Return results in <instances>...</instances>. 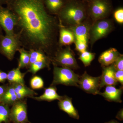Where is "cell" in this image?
<instances>
[{
    "mask_svg": "<svg viewBox=\"0 0 123 123\" xmlns=\"http://www.w3.org/2000/svg\"><path fill=\"white\" fill-rule=\"evenodd\" d=\"M44 0H7V7L15 15V33L26 50H41L52 59L59 49L60 24L48 12Z\"/></svg>",
    "mask_w": 123,
    "mask_h": 123,
    "instance_id": "1",
    "label": "cell"
},
{
    "mask_svg": "<svg viewBox=\"0 0 123 123\" xmlns=\"http://www.w3.org/2000/svg\"><path fill=\"white\" fill-rule=\"evenodd\" d=\"M85 2L80 0H65L57 15L61 25L70 27L87 21L88 18Z\"/></svg>",
    "mask_w": 123,
    "mask_h": 123,
    "instance_id": "2",
    "label": "cell"
},
{
    "mask_svg": "<svg viewBox=\"0 0 123 123\" xmlns=\"http://www.w3.org/2000/svg\"><path fill=\"white\" fill-rule=\"evenodd\" d=\"M86 6L88 18L92 21V23L107 18L112 11L111 0H90Z\"/></svg>",
    "mask_w": 123,
    "mask_h": 123,
    "instance_id": "3",
    "label": "cell"
},
{
    "mask_svg": "<svg viewBox=\"0 0 123 123\" xmlns=\"http://www.w3.org/2000/svg\"><path fill=\"white\" fill-rule=\"evenodd\" d=\"M53 80L51 85H62L78 87L80 76L68 68L54 66Z\"/></svg>",
    "mask_w": 123,
    "mask_h": 123,
    "instance_id": "4",
    "label": "cell"
},
{
    "mask_svg": "<svg viewBox=\"0 0 123 123\" xmlns=\"http://www.w3.org/2000/svg\"><path fill=\"white\" fill-rule=\"evenodd\" d=\"M112 20L106 18L92 23L89 30V41L91 47L98 40L105 37L114 30Z\"/></svg>",
    "mask_w": 123,
    "mask_h": 123,
    "instance_id": "5",
    "label": "cell"
},
{
    "mask_svg": "<svg viewBox=\"0 0 123 123\" xmlns=\"http://www.w3.org/2000/svg\"><path fill=\"white\" fill-rule=\"evenodd\" d=\"M51 62L54 66L68 68L72 70L79 68L75 54L69 46L59 49L51 59Z\"/></svg>",
    "mask_w": 123,
    "mask_h": 123,
    "instance_id": "6",
    "label": "cell"
},
{
    "mask_svg": "<svg viewBox=\"0 0 123 123\" xmlns=\"http://www.w3.org/2000/svg\"><path fill=\"white\" fill-rule=\"evenodd\" d=\"M91 24L87 20L79 25L68 27L74 33L75 49L80 53L87 50Z\"/></svg>",
    "mask_w": 123,
    "mask_h": 123,
    "instance_id": "7",
    "label": "cell"
},
{
    "mask_svg": "<svg viewBox=\"0 0 123 123\" xmlns=\"http://www.w3.org/2000/svg\"><path fill=\"white\" fill-rule=\"evenodd\" d=\"M22 47L18 36H2L0 37V53L8 60L12 61L16 52Z\"/></svg>",
    "mask_w": 123,
    "mask_h": 123,
    "instance_id": "8",
    "label": "cell"
},
{
    "mask_svg": "<svg viewBox=\"0 0 123 123\" xmlns=\"http://www.w3.org/2000/svg\"><path fill=\"white\" fill-rule=\"evenodd\" d=\"M17 23L14 14L6 7H0V26L7 36L13 35Z\"/></svg>",
    "mask_w": 123,
    "mask_h": 123,
    "instance_id": "9",
    "label": "cell"
},
{
    "mask_svg": "<svg viewBox=\"0 0 123 123\" xmlns=\"http://www.w3.org/2000/svg\"><path fill=\"white\" fill-rule=\"evenodd\" d=\"M100 76L92 77L86 72L80 76L78 87L88 93L98 94L100 90Z\"/></svg>",
    "mask_w": 123,
    "mask_h": 123,
    "instance_id": "10",
    "label": "cell"
},
{
    "mask_svg": "<svg viewBox=\"0 0 123 123\" xmlns=\"http://www.w3.org/2000/svg\"><path fill=\"white\" fill-rule=\"evenodd\" d=\"M10 119L14 123H27L29 122L25 100H18L12 105Z\"/></svg>",
    "mask_w": 123,
    "mask_h": 123,
    "instance_id": "11",
    "label": "cell"
},
{
    "mask_svg": "<svg viewBox=\"0 0 123 123\" xmlns=\"http://www.w3.org/2000/svg\"><path fill=\"white\" fill-rule=\"evenodd\" d=\"M102 74L100 76V89L106 86L117 85L118 82L115 77L116 69L113 64L103 67Z\"/></svg>",
    "mask_w": 123,
    "mask_h": 123,
    "instance_id": "12",
    "label": "cell"
},
{
    "mask_svg": "<svg viewBox=\"0 0 123 123\" xmlns=\"http://www.w3.org/2000/svg\"><path fill=\"white\" fill-rule=\"evenodd\" d=\"M58 104L60 110L66 112L69 116L76 119H79V113L73 105L72 98L64 95L59 100Z\"/></svg>",
    "mask_w": 123,
    "mask_h": 123,
    "instance_id": "13",
    "label": "cell"
},
{
    "mask_svg": "<svg viewBox=\"0 0 123 123\" xmlns=\"http://www.w3.org/2000/svg\"><path fill=\"white\" fill-rule=\"evenodd\" d=\"M123 92V86L117 88L114 86H106L104 92H100L98 94L108 101L121 103L122 102L121 97Z\"/></svg>",
    "mask_w": 123,
    "mask_h": 123,
    "instance_id": "14",
    "label": "cell"
},
{
    "mask_svg": "<svg viewBox=\"0 0 123 123\" xmlns=\"http://www.w3.org/2000/svg\"><path fill=\"white\" fill-rule=\"evenodd\" d=\"M75 42V37L72 31L68 27L60 25L58 45L60 48L69 46Z\"/></svg>",
    "mask_w": 123,
    "mask_h": 123,
    "instance_id": "15",
    "label": "cell"
},
{
    "mask_svg": "<svg viewBox=\"0 0 123 123\" xmlns=\"http://www.w3.org/2000/svg\"><path fill=\"white\" fill-rule=\"evenodd\" d=\"M120 54L116 49L111 48L101 53L98 61L102 67L109 66L114 63Z\"/></svg>",
    "mask_w": 123,
    "mask_h": 123,
    "instance_id": "16",
    "label": "cell"
},
{
    "mask_svg": "<svg viewBox=\"0 0 123 123\" xmlns=\"http://www.w3.org/2000/svg\"><path fill=\"white\" fill-rule=\"evenodd\" d=\"M63 96L59 95L57 92V89L55 86H50L46 88L43 94L39 97H31L30 98L39 101H46L51 102L54 100H59Z\"/></svg>",
    "mask_w": 123,
    "mask_h": 123,
    "instance_id": "17",
    "label": "cell"
},
{
    "mask_svg": "<svg viewBox=\"0 0 123 123\" xmlns=\"http://www.w3.org/2000/svg\"><path fill=\"white\" fill-rule=\"evenodd\" d=\"M26 73H22L18 67L9 71L7 73V80L10 84L25 85L24 77Z\"/></svg>",
    "mask_w": 123,
    "mask_h": 123,
    "instance_id": "18",
    "label": "cell"
},
{
    "mask_svg": "<svg viewBox=\"0 0 123 123\" xmlns=\"http://www.w3.org/2000/svg\"><path fill=\"white\" fill-rule=\"evenodd\" d=\"M65 0H44L46 9L52 15L57 16L64 4Z\"/></svg>",
    "mask_w": 123,
    "mask_h": 123,
    "instance_id": "19",
    "label": "cell"
},
{
    "mask_svg": "<svg viewBox=\"0 0 123 123\" xmlns=\"http://www.w3.org/2000/svg\"><path fill=\"white\" fill-rule=\"evenodd\" d=\"M30 55V65L37 62L43 61L51 64L50 58L41 50H29Z\"/></svg>",
    "mask_w": 123,
    "mask_h": 123,
    "instance_id": "20",
    "label": "cell"
},
{
    "mask_svg": "<svg viewBox=\"0 0 123 123\" xmlns=\"http://www.w3.org/2000/svg\"><path fill=\"white\" fill-rule=\"evenodd\" d=\"M18 51L20 53V57L18 60V68L21 69L29 68L30 65V55L29 51L23 47H21Z\"/></svg>",
    "mask_w": 123,
    "mask_h": 123,
    "instance_id": "21",
    "label": "cell"
},
{
    "mask_svg": "<svg viewBox=\"0 0 123 123\" xmlns=\"http://www.w3.org/2000/svg\"><path fill=\"white\" fill-rule=\"evenodd\" d=\"M50 63L43 61L37 62L30 65L27 72H30L33 75L39 71L44 68L50 69Z\"/></svg>",
    "mask_w": 123,
    "mask_h": 123,
    "instance_id": "22",
    "label": "cell"
},
{
    "mask_svg": "<svg viewBox=\"0 0 123 123\" xmlns=\"http://www.w3.org/2000/svg\"><path fill=\"white\" fill-rule=\"evenodd\" d=\"M10 112V109L8 105L0 103V123L8 122Z\"/></svg>",
    "mask_w": 123,
    "mask_h": 123,
    "instance_id": "23",
    "label": "cell"
},
{
    "mask_svg": "<svg viewBox=\"0 0 123 123\" xmlns=\"http://www.w3.org/2000/svg\"><path fill=\"white\" fill-rule=\"evenodd\" d=\"M95 55V53L86 50L80 53L79 59L82 62L85 67H87L90 65L92 61L94 59Z\"/></svg>",
    "mask_w": 123,
    "mask_h": 123,
    "instance_id": "24",
    "label": "cell"
},
{
    "mask_svg": "<svg viewBox=\"0 0 123 123\" xmlns=\"http://www.w3.org/2000/svg\"><path fill=\"white\" fill-rule=\"evenodd\" d=\"M30 85L33 89H39L44 87V81L41 77L34 76L31 79Z\"/></svg>",
    "mask_w": 123,
    "mask_h": 123,
    "instance_id": "25",
    "label": "cell"
},
{
    "mask_svg": "<svg viewBox=\"0 0 123 123\" xmlns=\"http://www.w3.org/2000/svg\"><path fill=\"white\" fill-rule=\"evenodd\" d=\"M114 18L116 21L120 24L123 23V8L120 7L116 10L114 13Z\"/></svg>",
    "mask_w": 123,
    "mask_h": 123,
    "instance_id": "26",
    "label": "cell"
},
{
    "mask_svg": "<svg viewBox=\"0 0 123 123\" xmlns=\"http://www.w3.org/2000/svg\"><path fill=\"white\" fill-rule=\"evenodd\" d=\"M116 70H123V55L122 54L117 58L116 60L112 64Z\"/></svg>",
    "mask_w": 123,
    "mask_h": 123,
    "instance_id": "27",
    "label": "cell"
},
{
    "mask_svg": "<svg viewBox=\"0 0 123 123\" xmlns=\"http://www.w3.org/2000/svg\"><path fill=\"white\" fill-rule=\"evenodd\" d=\"M116 79L118 82H119L123 86V70H117L115 73Z\"/></svg>",
    "mask_w": 123,
    "mask_h": 123,
    "instance_id": "28",
    "label": "cell"
},
{
    "mask_svg": "<svg viewBox=\"0 0 123 123\" xmlns=\"http://www.w3.org/2000/svg\"><path fill=\"white\" fill-rule=\"evenodd\" d=\"M7 73L0 69V83H4L7 80Z\"/></svg>",
    "mask_w": 123,
    "mask_h": 123,
    "instance_id": "29",
    "label": "cell"
},
{
    "mask_svg": "<svg viewBox=\"0 0 123 123\" xmlns=\"http://www.w3.org/2000/svg\"><path fill=\"white\" fill-rule=\"evenodd\" d=\"M8 85L0 86V103L2 96L5 92Z\"/></svg>",
    "mask_w": 123,
    "mask_h": 123,
    "instance_id": "30",
    "label": "cell"
},
{
    "mask_svg": "<svg viewBox=\"0 0 123 123\" xmlns=\"http://www.w3.org/2000/svg\"><path fill=\"white\" fill-rule=\"evenodd\" d=\"M116 118L120 121H123V110L121 109L117 113Z\"/></svg>",
    "mask_w": 123,
    "mask_h": 123,
    "instance_id": "31",
    "label": "cell"
},
{
    "mask_svg": "<svg viewBox=\"0 0 123 123\" xmlns=\"http://www.w3.org/2000/svg\"><path fill=\"white\" fill-rule=\"evenodd\" d=\"M7 0H0V7H2L3 5L6 4Z\"/></svg>",
    "mask_w": 123,
    "mask_h": 123,
    "instance_id": "32",
    "label": "cell"
},
{
    "mask_svg": "<svg viewBox=\"0 0 123 123\" xmlns=\"http://www.w3.org/2000/svg\"><path fill=\"white\" fill-rule=\"evenodd\" d=\"M105 123H120L118 121L115 120H110L108 122H106Z\"/></svg>",
    "mask_w": 123,
    "mask_h": 123,
    "instance_id": "33",
    "label": "cell"
},
{
    "mask_svg": "<svg viewBox=\"0 0 123 123\" xmlns=\"http://www.w3.org/2000/svg\"><path fill=\"white\" fill-rule=\"evenodd\" d=\"M3 35V34H2V29L0 26V37Z\"/></svg>",
    "mask_w": 123,
    "mask_h": 123,
    "instance_id": "34",
    "label": "cell"
},
{
    "mask_svg": "<svg viewBox=\"0 0 123 123\" xmlns=\"http://www.w3.org/2000/svg\"><path fill=\"white\" fill-rule=\"evenodd\" d=\"M80 0L82 1H84V2H88L90 0Z\"/></svg>",
    "mask_w": 123,
    "mask_h": 123,
    "instance_id": "35",
    "label": "cell"
}]
</instances>
